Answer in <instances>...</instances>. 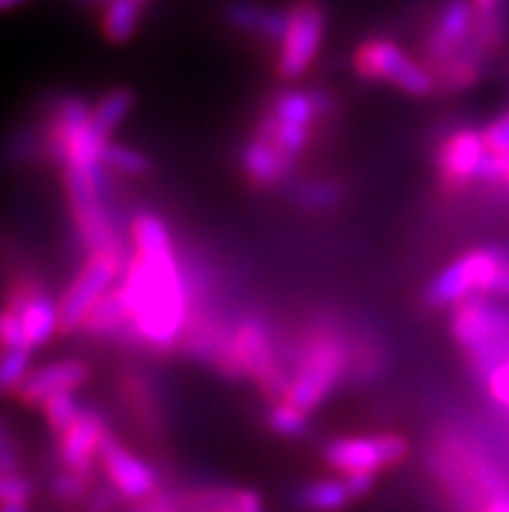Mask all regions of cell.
<instances>
[{
  "instance_id": "6da1fadb",
  "label": "cell",
  "mask_w": 509,
  "mask_h": 512,
  "mask_svg": "<svg viewBox=\"0 0 509 512\" xmlns=\"http://www.w3.org/2000/svg\"><path fill=\"white\" fill-rule=\"evenodd\" d=\"M120 292L128 302L138 346L169 354L185 338L193 315V289L177 253H133Z\"/></svg>"
},
{
  "instance_id": "7a4b0ae2",
  "label": "cell",
  "mask_w": 509,
  "mask_h": 512,
  "mask_svg": "<svg viewBox=\"0 0 509 512\" xmlns=\"http://www.w3.org/2000/svg\"><path fill=\"white\" fill-rule=\"evenodd\" d=\"M291 364L294 372L284 398L312 414L351 370V346L336 328L320 325L304 333L291 354Z\"/></svg>"
},
{
  "instance_id": "3957f363",
  "label": "cell",
  "mask_w": 509,
  "mask_h": 512,
  "mask_svg": "<svg viewBox=\"0 0 509 512\" xmlns=\"http://www.w3.org/2000/svg\"><path fill=\"white\" fill-rule=\"evenodd\" d=\"M63 190L78 240L89 253H128L125 237L107 208V167H63Z\"/></svg>"
},
{
  "instance_id": "277c9868",
  "label": "cell",
  "mask_w": 509,
  "mask_h": 512,
  "mask_svg": "<svg viewBox=\"0 0 509 512\" xmlns=\"http://www.w3.org/2000/svg\"><path fill=\"white\" fill-rule=\"evenodd\" d=\"M507 247L489 245L468 250L460 258H455L450 266L434 276L424 289V302L432 310H447L458 307L468 299L494 297L497 289L499 268H502Z\"/></svg>"
},
{
  "instance_id": "5b68a950",
  "label": "cell",
  "mask_w": 509,
  "mask_h": 512,
  "mask_svg": "<svg viewBox=\"0 0 509 512\" xmlns=\"http://www.w3.org/2000/svg\"><path fill=\"white\" fill-rule=\"evenodd\" d=\"M107 138L91 125V107L81 97H63L47 123V156L60 167L104 164Z\"/></svg>"
},
{
  "instance_id": "8992f818",
  "label": "cell",
  "mask_w": 509,
  "mask_h": 512,
  "mask_svg": "<svg viewBox=\"0 0 509 512\" xmlns=\"http://www.w3.org/2000/svg\"><path fill=\"white\" fill-rule=\"evenodd\" d=\"M354 71L364 81L393 86L408 97L424 99L439 91L432 68L413 60L398 42L387 37H372L356 47Z\"/></svg>"
},
{
  "instance_id": "52a82bcc",
  "label": "cell",
  "mask_w": 509,
  "mask_h": 512,
  "mask_svg": "<svg viewBox=\"0 0 509 512\" xmlns=\"http://www.w3.org/2000/svg\"><path fill=\"white\" fill-rule=\"evenodd\" d=\"M130 253H91L86 263L78 268L60 302V333H76L84 328L89 312L97 307L99 299L112 292L125 268H128Z\"/></svg>"
},
{
  "instance_id": "ba28073f",
  "label": "cell",
  "mask_w": 509,
  "mask_h": 512,
  "mask_svg": "<svg viewBox=\"0 0 509 512\" xmlns=\"http://www.w3.org/2000/svg\"><path fill=\"white\" fill-rule=\"evenodd\" d=\"M328 29V11L320 0H294L289 6V29L278 45L276 73L281 81H299L315 65Z\"/></svg>"
},
{
  "instance_id": "9c48e42d",
  "label": "cell",
  "mask_w": 509,
  "mask_h": 512,
  "mask_svg": "<svg viewBox=\"0 0 509 512\" xmlns=\"http://www.w3.org/2000/svg\"><path fill=\"white\" fill-rule=\"evenodd\" d=\"M234 346H237L239 362L245 367V375L258 383L265 396L281 401L289 388V370L284 359L278 357L268 320L260 315L239 318L234 323Z\"/></svg>"
},
{
  "instance_id": "30bf717a",
  "label": "cell",
  "mask_w": 509,
  "mask_h": 512,
  "mask_svg": "<svg viewBox=\"0 0 509 512\" xmlns=\"http://www.w3.org/2000/svg\"><path fill=\"white\" fill-rule=\"evenodd\" d=\"M411 445L403 435L336 437L323 448V458L338 474H380L385 468L403 463Z\"/></svg>"
},
{
  "instance_id": "8fae6325",
  "label": "cell",
  "mask_w": 509,
  "mask_h": 512,
  "mask_svg": "<svg viewBox=\"0 0 509 512\" xmlns=\"http://www.w3.org/2000/svg\"><path fill=\"white\" fill-rule=\"evenodd\" d=\"M478 13L471 0H445L439 8L434 26L426 34L424 63L439 68L476 42Z\"/></svg>"
},
{
  "instance_id": "7c38bea8",
  "label": "cell",
  "mask_w": 509,
  "mask_h": 512,
  "mask_svg": "<svg viewBox=\"0 0 509 512\" xmlns=\"http://www.w3.org/2000/svg\"><path fill=\"white\" fill-rule=\"evenodd\" d=\"M99 466L110 479V487L115 489L123 500L141 502L151 500L159 492V474L151 463L141 461L136 453H130L123 442L112 432H107L99 448Z\"/></svg>"
},
{
  "instance_id": "4fadbf2b",
  "label": "cell",
  "mask_w": 509,
  "mask_h": 512,
  "mask_svg": "<svg viewBox=\"0 0 509 512\" xmlns=\"http://www.w3.org/2000/svg\"><path fill=\"white\" fill-rule=\"evenodd\" d=\"M489 146L484 141V130L460 128L445 141L439 143L437 151V175L439 185L447 193H460L478 182V169L484 164Z\"/></svg>"
},
{
  "instance_id": "5bb4252c",
  "label": "cell",
  "mask_w": 509,
  "mask_h": 512,
  "mask_svg": "<svg viewBox=\"0 0 509 512\" xmlns=\"http://www.w3.org/2000/svg\"><path fill=\"white\" fill-rule=\"evenodd\" d=\"M450 333L465 354L494 341H504L509 338V307L494 302V297L468 299L463 305L452 307Z\"/></svg>"
},
{
  "instance_id": "9a60e30c",
  "label": "cell",
  "mask_w": 509,
  "mask_h": 512,
  "mask_svg": "<svg viewBox=\"0 0 509 512\" xmlns=\"http://www.w3.org/2000/svg\"><path fill=\"white\" fill-rule=\"evenodd\" d=\"M6 307H11L24 323L26 338L32 349H42L50 344L52 336L60 333V302L45 292L34 279H21L8 289Z\"/></svg>"
},
{
  "instance_id": "2e32d148",
  "label": "cell",
  "mask_w": 509,
  "mask_h": 512,
  "mask_svg": "<svg viewBox=\"0 0 509 512\" xmlns=\"http://www.w3.org/2000/svg\"><path fill=\"white\" fill-rule=\"evenodd\" d=\"M89 375L91 367L84 359H55V362L42 364V367H34L16 396L29 409H39L50 396L76 393L89 380Z\"/></svg>"
},
{
  "instance_id": "e0dca14e",
  "label": "cell",
  "mask_w": 509,
  "mask_h": 512,
  "mask_svg": "<svg viewBox=\"0 0 509 512\" xmlns=\"http://www.w3.org/2000/svg\"><path fill=\"white\" fill-rule=\"evenodd\" d=\"M110 429L104 424L102 414L86 406L84 414L78 416L76 424L68 427L58 440V458L63 463V468L68 471H78V474L91 476L94 471V463L99 461V448H102V440Z\"/></svg>"
},
{
  "instance_id": "ac0fdd59",
  "label": "cell",
  "mask_w": 509,
  "mask_h": 512,
  "mask_svg": "<svg viewBox=\"0 0 509 512\" xmlns=\"http://www.w3.org/2000/svg\"><path fill=\"white\" fill-rule=\"evenodd\" d=\"M294 164L297 162L291 156H286L284 151L276 149L271 141H265L258 133L239 151V169H242V175H245V180L250 182L252 188L260 190L276 188L284 180H289Z\"/></svg>"
},
{
  "instance_id": "d6986e66",
  "label": "cell",
  "mask_w": 509,
  "mask_h": 512,
  "mask_svg": "<svg viewBox=\"0 0 509 512\" xmlns=\"http://www.w3.org/2000/svg\"><path fill=\"white\" fill-rule=\"evenodd\" d=\"M81 333H86L91 338H99V341H125V344L138 346L128 302H125L123 292H120V284L99 299L97 307L89 312V318H86Z\"/></svg>"
},
{
  "instance_id": "ffe728a7",
  "label": "cell",
  "mask_w": 509,
  "mask_h": 512,
  "mask_svg": "<svg viewBox=\"0 0 509 512\" xmlns=\"http://www.w3.org/2000/svg\"><path fill=\"white\" fill-rule=\"evenodd\" d=\"M226 21L239 32L258 34L260 39L281 45L286 29H289V8H273L252 0H234L226 8Z\"/></svg>"
},
{
  "instance_id": "44dd1931",
  "label": "cell",
  "mask_w": 509,
  "mask_h": 512,
  "mask_svg": "<svg viewBox=\"0 0 509 512\" xmlns=\"http://www.w3.org/2000/svg\"><path fill=\"white\" fill-rule=\"evenodd\" d=\"M130 240H133V253H174V240L167 221L159 214H151V211H141V214L133 216V221H130Z\"/></svg>"
},
{
  "instance_id": "7402d4cb",
  "label": "cell",
  "mask_w": 509,
  "mask_h": 512,
  "mask_svg": "<svg viewBox=\"0 0 509 512\" xmlns=\"http://www.w3.org/2000/svg\"><path fill=\"white\" fill-rule=\"evenodd\" d=\"M351 494H348L343 479H320L304 484L294 494V505L302 512H338L348 505Z\"/></svg>"
},
{
  "instance_id": "603a6c76",
  "label": "cell",
  "mask_w": 509,
  "mask_h": 512,
  "mask_svg": "<svg viewBox=\"0 0 509 512\" xmlns=\"http://www.w3.org/2000/svg\"><path fill=\"white\" fill-rule=\"evenodd\" d=\"M265 115L276 117V120H286V123H297V125H312L320 120V110H317L315 102V91H302V89H284L278 91L276 97L271 99Z\"/></svg>"
},
{
  "instance_id": "cb8c5ba5",
  "label": "cell",
  "mask_w": 509,
  "mask_h": 512,
  "mask_svg": "<svg viewBox=\"0 0 509 512\" xmlns=\"http://www.w3.org/2000/svg\"><path fill=\"white\" fill-rule=\"evenodd\" d=\"M141 0H107L102 11V34L112 45H125L141 26Z\"/></svg>"
},
{
  "instance_id": "d4e9b609",
  "label": "cell",
  "mask_w": 509,
  "mask_h": 512,
  "mask_svg": "<svg viewBox=\"0 0 509 512\" xmlns=\"http://www.w3.org/2000/svg\"><path fill=\"white\" fill-rule=\"evenodd\" d=\"M133 104H136V94H133L128 86H115V89L107 91V94L91 107V125L110 141L112 133H115V130L123 125L125 117L130 115Z\"/></svg>"
},
{
  "instance_id": "484cf974",
  "label": "cell",
  "mask_w": 509,
  "mask_h": 512,
  "mask_svg": "<svg viewBox=\"0 0 509 512\" xmlns=\"http://www.w3.org/2000/svg\"><path fill=\"white\" fill-rule=\"evenodd\" d=\"M268 429H271L273 435L278 437H302L307 435V429H310V411L299 409L294 403H289L286 398L281 401H273L268 406Z\"/></svg>"
},
{
  "instance_id": "4316f807",
  "label": "cell",
  "mask_w": 509,
  "mask_h": 512,
  "mask_svg": "<svg viewBox=\"0 0 509 512\" xmlns=\"http://www.w3.org/2000/svg\"><path fill=\"white\" fill-rule=\"evenodd\" d=\"M84 403L78 401L76 393H58V396H50L39 411L45 414V422L50 427V432L55 437H60L68 427L76 424V419L84 414Z\"/></svg>"
},
{
  "instance_id": "83f0119b",
  "label": "cell",
  "mask_w": 509,
  "mask_h": 512,
  "mask_svg": "<svg viewBox=\"0 0 509 512\" xmlns=\"http://www.w3.org/2000/svg\"><path fill=\"white\" fill-rule=\"evenodd\" d=\"M102 162L107 169H112V172L125 177H143L149 175L151 169L149 156L141 154V151L133 149V146H123V143L115 141L107 143Z\"/></svg>"
},
{
  "instance_id": "f1b7e54d",
  "label": "cell",
  "mask_w": 509,
  "mask_h": 512,
  "mask_svg": "<svg viewBox=\"0 0 509 512\" xmlns=\"http://www.w3.org/2000/svg\"><path fill=\"white\" fill-rule=\"evenodd\" d=\"M341 198V185L333 180H307L294 190V201L307 211H330L341 203Z\"/></svg>"
},
{
  "instance_id": "f546056e",
  "label": "cell",
  "mask_w": 509,
  "mask_h": 512,
  "mask_svg": "<svg viewBox=\"0 0 509 512\" xmlns=\"http://www.w3.org/2000/svg\"><path fill=\"white\" fill-rule=\"evenodd\" d=\"M32 372V349H3V359H0V385L11 393H19L24 380Z\"/></svg>"
},
{
  "instance_id": "4dcf8cb0",
  "label": "cell",
  "mask_w": 509,
  "mask_h": 512,
  "mask_svg": "<svg viewBox=\"0 0 509 512\" xmlns=\"http://www.w3.org/2000/svg\"><path fill=\"white\" fill-rule=\"evenodd\" d=\"M89 479L91 476L78 474V471H68V468H60L58 474L52 476L50 489L52 494L63 502H78L89 497Z\"/></svg>"
},
{
  "instance_id": "1f68e13d",
  "label": "cell",
  "mask_w": 509,
  "mask_h": 512,
  "mask_svg": "<svg viewBox=\"0 0 509 512\" xmlns=\"http://www.w3.org/2000/svg\"><path fill=\"white\" fill-rule=\"evenodd\" d=\"M0 344H3V349H32V346H29V338H26L24 323H21V318L11 310V307H3V318H0Z\"/></svg>"
},
{
  "instance_id": "d6a6232c",
  "label": "cell",
  "mask_w": 509,
  "mask_h": 512,
  "mask_svg": "<svg viewBox=\"0 0 509 512\" xmlns=\"http://www.w3.org/2000/svg\"><path fill=\"white\" fill-rule=\"evenodd\" d=\"M486 390H489L491 401L497 403L499 409L509 414V359L504 364H499L497 370L486 377Z\"/></svg>"
},
{
  "instance_id": "836d02e7",
  "label": "cell",
  "mask_w": 509,
  "mask_h": 512,
  "mask_svg": "<svg viewBox=\"0 0 509 512\" xmlns=\"http://www.w3.org/2000/svg\"><path fill=\"white\" fill-rule=\"evenodd\" d=\"M32 497V484L19 474H3L0 479V500L3 502H29Z\"/></svg>"
},
{
  "instance_id": "e575fe53",
  "label": "cell",
  "mask_w": 509,
  "mask_h": 512,
  "mask_svg": "<svg viewBox=\"0 0 509 512\" xmlns=\"http://www.w3.org/2000/svg\"><path fill=\"white\" fill-rule=\"evenodd\" d=\"M484 141L494 154H509V112L499 115L489 128L484 130Z\"/></svg>"
},
{
  "instance_id": "d590c367",
  "label": "cell",
  "mask_w": 509,
  "mask_h": 512,
  "mask_svg": "<svg viewBox=\"0 0 509 512\" xmlns=\"http://www.w3.org/2000/svg\"><path fill=\"white\" fill-rule=\"evenodd\" d=\"M133 512H187L185 505H182L180 494H167V492H156L151 500L136 505Z\"/></svg>"
},
{
  "instance_id": "8d00e7d4",
  "label": "cell",
  "mask_w": 509,
  "mask_h": 512,
  "mask_svg": "<svg viewBox=\"0 0 509 512\" xmlns=\"http://www.w3.org/2000/svg\"><path fill=\"white\" fill-rule=\"evenodd\" d=\"M374 476L377 474H346L343 476V484H346L348 494H351V500H364L367 494H372Z\"/></svg>"
},
{
  "instance_id": "74e56055",
  "label": "cell",
  "mask_w": 509,
  "mask_h": 512,
  "mask_svg": "<svg viewBox=\"0 0 509 512\" xmlns=\"http://www.w3.org/2000/svg\"><path fill=\"white\" fill-rule=\"evenodd\" d=\"M117 497H120V494H117L115 489H102V492L89 494V512H110V510H115Z\"/></svg>"
},
{
  "instance_id": "f35d334b",
  "label": "cell",
  "mask_w": 509,
  "mask_h": 512,
  "mask_svg": "<svg viewBox=\"0 0 509 512\" xmlns=\"http://www.w3.org/2000/svg\"><path fill=\"white\" fill-rule=\"evenodd\" d=\"M476 6L478 16H494V13H502V0H471Z\"/></svg>"
},
{
  "instance_id": "ab89813d",
  "label": "cell",
  "mask_w": 509,
  "mask_h": 512,
  "mask_svg": "<svg viewBox=\"0 0 509 512\" xmlns=\"http://www.w3.org/2000/svg\"><path fill=\"white\" fill-rule=\"evenodd\" d=\"M3 512H26L24 502H3Z\"/></svg>"
},
{
  "instance_id": "60d3db41",
  "label": "cell",
  "mask_w": 509,
  "mask_h": 512,
  "mask_svg": "<svg viewBox=\"0 0 509 512\" xmlns=\"http://www.w3.org/2000/svg\"><path fill=\"white\" fill-rule=\"evenodd\" d=\"M499 156H502V167H504V182H502V185L509 190V154H499Z\"/></svg>"
},
{
  "instance_id": "b9f144b4",
  "label": "cell",
  "mask_w": 509,
  "mask_h": 512,
  "mask_svg": "<svg viewBox=\"0 0 509 512\" xmlns=\"http://www.w3.org/2000/svg\"><path fill=\"white\" fill-rule=\"evenodd\" d=\"M21 3H26V0H0V6L6 8V11H11V8L21 6Z\"/></svg>"
},
{
  "instance_id": "7bdbcfd3",
  "label": "cell",
  "mask_w": 509,
  "mask_h": 512,
  "mask_svg": "<svg viewBox=\"0 0 509 512\" xmlns=\"http://www.w3.org/2000/svg\"><path fill=\"white\" fill-rule=\"evenodd\" d=\"M141 3H143V6H146V3H149V0H141Z\"/></svg>"
}]
</instances>
